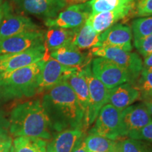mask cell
<instances>
[{"label": "cell", "mask_w": 152, "mask_h": 152, "mask_svg": "<svg viewBox=\"0 0 152 152\" xmlns=\"http://www.w3.org/2000/svg\"><path fill=\"white\" fill-rule=\"evenodd\" d=\"M23 12L47 19L54 18L68 5L66 0H22Z\"/></svg>", "instance_id": "5bb4252c"}, {"label": "cell", "mask_w": 152, "mask_h": 152, "mask_svg": "<svg viewBox=\"0 0 152 152\" xmlns=\"http://www.w3.org/2000/svg\"><path fill=\"white\" fill-rule=\"evenodd\" d=\"M3 4V0H0V6Z\"/></svg>", "instance_id": "b9f144b4"}, {"label": "cell", "mask_w": 152, "mask_h": 152, "mask_svg": "<svg viewBox=\"0 0 152 152\" xmlns=\"http://www.w3.org/2000/svg\"><path fill=\"white\" fill-rule=\"evenodd\" d=\"M134 4L110 11H104L97 14H91L86 23L96 33L101 34L122 20L133 14Z\"/></svg>", "instance_id": "9a60e30c"}, {"label": "cell", "mask_w": 152, "mask_h": 152, "mask_svg": "<svg viewBox=\"0 0 152 152\" xmlns=\"http://www.w3.org/2000/svg\"><path fill=\"white\" fill-rule=\"evenodd\" d=\"M91 69L94 77L110 90L124 83H131L128 72L106 58L95 57L91 61Z\"/></svg>", "instance_id": "8992f818"}, {"label": "cell", "mask_w": 152, "mask_h": 152, "mask_svg": "<svg viewBox=\"0 0 152 152\" xmlns=\"http://www.w3.org/2000/svg\"><path fill=\"white\" fill-rule=\"evenodd\" d=\"M152 121V115L143 103L134 104L125 108L121 115V137H128L137 132Z\"/></svg>", "instance_id": "30bf717a"}, {"label": "cell", "mask_w": 152, "mask_h": 152, "mask_svg": "<svg viewBox=\"0 0 152 152\" xmlns=\"http://www.w3.org/2000/svg\"><path fill=\"white\" fill-rule=\"evenodd\" d=\"M135 0H90L92 14L110 11L134 4Z\"/></svg>", "instance_id": "d4e9b609"}, {"label": "cell", "mask_w": 152, "mask_h": 152, "mask_svg": "<svg viewBox=\"0 0 152 152\" xmlns=\"http://www.w3.org/2000/svg\"><path fill=\"white\" fill-rule=\"evenodd\" d=\"M90 0H68L67 1L68 5L71 4V5H73V4H83V3H86L87 1H90Z\"/></svg>", "instance_id": "74e56055"}, {"label": "cell", "mask_w": 152, "mask_h": 152, "mask_svg": "<svg viewBox=\"0 0 152 152\" xmlns=\"http://www.w3.org/2000/svg\"><path fill=\"white\" fill-rule=\"evenodd\" d=\"M9 126V120L6 118L0 108V135L8 134Z\"/></svg>", "instance_id": "d6a6232c"}, {"label": "cell", "mask_w": 152, "mask_h": 152, "mask_svg": "<svg viewBox=\"0 0 152 152\" xmlns=\"http://www.w3.org/2000/svg\"><path fill=\"white\" fill-rule=\"evenodd\" d=\"M142 103L145 105L150 114L152 115V98L147 99L142 101Z\"/></svg>", "instance_id": "8d00e7d4"}, {"label": "cell", "mask_w": 152, "mask_h": 152, "mask_svg": "<svg viewBox=\"0 0 152 152\" xmlns=\"http://www.w3.org/2000/svg\"><path fill=\"white\" fill-rule=\"evenodd\" d=\"M39 26L28 16L16 15L7 11L0 27V41L18 34L39 30Z\"/></svg>", "instance_id": "e0dca14e"}, {"label": "cell", "mask_w": 152, "mask_h": 152, "mask_svg": "<svg viewBox=\"0 0 152 152\" xmlns=\"http://www.w3.org/2000/svg\"><path fill=\"white\" fill-rule=\"evenodd\" d=\"M49 56L56 60L62 65L70 68L82 69L92 61L90 52H84L72 44L66 45L49 53Z\"/></svg>", "instance_id": "2e32d148"}, {"label": "cell", "mask_w": 152, "mask_h": 152, "mask_svg": "<svg viewBox=\"0 0 152 152\" xmlns=\"http://www.w3.org/2000/svg\"><path fill=\"white\" fill-rule=\"evenodd\" d=\"M10 1H12V2H14V3H16V4H20V1H22V0H10Z\"/></svg>", "instance_id": "f35d334b"}, {"label": "cell", "mask_w": 152, "mask_h": 152, "mask_svg": "<svg viewBox=\"0 0 152 152\" xmlns=\"http://www.w3.org/2000/svg\"><path fill=\"white\" fill-rule=\"evenodd\" d=\"M78 68L62 65L54 58L48 57L44 63L38 80V94L46 92L65 79Z\"/></svg>", "instance_id": "8fae6325"}, {"label": "cell", "mask_w": 152, "mask_h": 152, "mask_svg": "<svg viewBox=\"0 0 152 152\" xmlns=\"http://www.w3.org/2000/svg\"><path fill=\"white\" fill-rule=\"evenodd\" d=\"M140 92V100L152 98V69L144 68L135 83Z\"/></svg>", "instance_id": "484cf974"}, {"label": "cell", "mask_w": 152, "mask_h": 152, "mask_svg": "<svg viewBox=\"0 0 152 152\" xmlns=\"http://www.w3.org/2000/svg\"><path fill=\"white\" fill-rule=\"evenodd\" d=\"M118 152H152V144L144 140L128 137L119 140Z\"/></svg>", "instance_id": "4316f807"}, {"label": "cell", "mask_w": 152, "mask_h": 152, "mask_svg": "<svg viewBox=\"0 0 152 152\" xmlns=\"http://www.w3.org/2000/svg\"><path fill=\"white\" fill-rule=\"evenodd\" d=\"M121 111L106 104L100 110L89 134H95L113 140H119Z\"/></svg>", "instance_id": "52a82bcc"}, {"label": "cell", "mask_w": 152, "mask_h": 152, "mask_svg": "<svg viewBox=\"0 0 152 152\" xmlns=\"http://www.w3.org/2000/svg\"><path fill=\"white\" fill-rule=\"evenodd\" d=\"M132 30L130 26L115 23L99 35L97 47H112L131 52L132 45Z\"/></svg>", "instance_id": "4fadbf2b"}, {"label": "cell", "mask_w": 152, "mask_h": 152, "mask_svg": "<svg viewBox=\"0 0 152 152\" xmlns=\"http://www.w3.org/2000/svg\"><path fill=\"white\" fill-rule=\"evenodd\" d=\"M137 100H140V91L134 85L126 83L110 90L107 104L123 111Z\"/></svg>", "instance_id": "ac0fdd59"}, {"label": "cell", "mask_w": 152, "mask_h": 152, "mask_svg": "<svg viewBox=\"0 0 152 152\" xmlns=\"http://www.w3.org/2000/svg\"><path fill=\"white\" fill-rule=\"evenodd\" d=\"M49 57L45 45L32 47L23 52L0 55V73L26 67Z\"/></svg>", "instance_id": "9c48e42d"}, {"label": "cell", "mask_w": 152, "mask_h": 152, "mask_svg": "<svg viewBox=\"0 0 152 152\" xmlns=\"http://www.w3.org/2000/svg\"><path fill=\"white\" fill-rule=\"evenodd\" d=\"M112 152H118V147H117L116 149H115L113 151H112Z\"/></svg>", "instance_id": "60d3db41"}, {"label": "cell", "mask_w": 152, "mask_h": 152, "mask_svg": "<svg viewBox=\"0 0 152 152\" xmlns=\"http://www.w3.org/2000/svg\"><path fill=\"white\" fill-rule=\"evenodd\" d=\"M75 29L52 27L45 33L44 45L48 53L71 43L75 35Z\"/></svg>", "instance_id": "44dd1931"}, {"label": "cell", "mask_w": 152, "mask_h": 152, "mask_svg": "<svg viewBox=\"0 0 152 152\" xmlns=\"http://www.w3.org/2000/svg\"><path fill=\"white\" fill-rule=\"evenodd\" d=\"M8 152H15L14 151V147H11V148L10 149V150H9V151H8Z\"/></svg>", "instance_id": "ab89813d"}, {"label": "cell", "mask_w": 152, "mask_h": 152, "mask_svg": "<svg viewBox=\"0 0 152 152\" xmlns=\"http://www.w3.org/2000/svg\"><path fill=\"white\" fill-rule=\"evenodd\" d=\"M65 81L77 96L80 104L85 111V119L90 106V94L87 81L83 69H77L65 79ZM86 130V129H85Z\"/></svg>", "instance_id": "ffe728a7"}, {"label": "cell", "mask_w": 152, "mask_h": 152, "mask_svg": "<svg viewBox=\"0 0 152 152\" xmlns=\"http://www.w3.org/2000/svg\"><path fill=\"white\" fill-rule=\"evenodd\" d=\"M13 146L12 139L8 134L0 135V152H8Z\"/></svg>", "instance_id": "1f68e13d"}, {"label": "cell", "mask_w": 152, "mask_h": 152, "mask_svg": "<svg viewBox=\"0 0 152 152\" xmlns=\"http://www.w3.org/2000/svg\"><path fill=\"white\" fill-rule=\"evenodd\" d=\"M143 67L152 69V53L144 57L143 62Z\"/></svg>", "instance_id": "d590c367"}, {"label": "cell", "mask_w": 152, "mask_h": 152, "mask_svg": "<svg viewBox=\"0 0 152 152\" xmlns=\"http://www.w3.org/2000/svg\"><path fill=\"white\" fill-rule=\"evenodd\" d=\"M92 56L102 57L111 61L125 70L130 75L131 83L135 85L143 69V61L135 52H128L112 47H96L91 49Z\"/></svg>", "instance_id": "277c9868"}, {"label": "cell", "mask_w": 152, "mask_h": 152, "mask_svg": "<svg viewBox=\"0 0 152 152\" xmlns=\"http://www.w3.org/2000/svg\"><path fill=\"white\" fill-rule=\"evenodd\" d=\"M11 8V6L7 2H4L0 6V27L2 23L4 18L7 11Z\"/></svg>", "instance_id": "836d02e7"}, {"label": "cell", "mask_w": 152, "mask_h": 152, "mask_svg": "<svg viewBox=\"0 0 152 152\" xmlns=\"http://www.w3.org/2000/svg\"><path fill=\"white\" fill-rule=\"evenodd\" d=\"M82 69L87 81L90 94V106L85 119V129L87 130L94 123L101 109L107 104L110 89L94 77L91 69V63Z\"/></svg>", "instance_id": "5b68a950"}, {"label": "cell", "mask_w": 152, "mask_h": 152, "mask_svg": "<svg viewBox=\"0 0 152 152\" xmlns=\"http://www.w3.org/2000/svg\"><path fill=\"white\" fill-rule=\"evenodd\" d=\"M15 152H47V142L35 137H17L13 142Z\"/></svg>", "instance_id": "603a6c76"}, {"label": "cell", "mask_w": 152, "mask_h": 152, "mask_svg": "<svg viewBox=\"0 0 152 152\" xmlns=\"http://www.w3.org/2000/svg\"><path fill=\"white\" fill-rule=\"evenodd\" d=\"M8 120L9 132L14 137H35L45 140L52 138V127L41 100L18 104L11 110Z\"/></svg>", "instance_id": "7a4b0ae2"}, {"label": "cell", "mask_w": 152, "mask_h": 152, "mask_svg": "<svg viewBox=\"0 0 152 152\" xmlns=\"http://www.w3.org/2000/svg\"><path fill=\"white\" fill-rule=\"evenodd\" d=\"M44 59L26 67L0 73V97L4 100L38 94V80Z\"/></svg>", "instance_id": "3957f363"}, {"label": "cell", "mask_w": 152, "mask_h": 152, "mask_svg": "<svg viewBox=\"0 0 152 152\" xmlns=\"http://www.w3.org/2000/svg\"><path fill=\"white\" fill-rule=\"evenodd\" d=\"M45 32L41 30L26 32L0 41V55L14 54L44 45Z\"/></svg>", "instance_id": "7c38bea8"}, {"label": "cell", "mask_w": 152, "mask_h": 152, "mask_svg": "<svg viewBox=\"0 0 152 152\" xmlns=\"http://www.w3.org/2000/svg\"><path fill=\"white\" fill-rule=\"evenodd\" d=\"M133 14L140 17L151 16L152 0H135Z\"/></svg>", "instance_id": "f1b7e54d"}, {"label": "cell", "mask_w": 152, "mask_h": 152, "mask_svg": "<svg viewBox=\"0 0 152 152\" xmlns=\"http://www.w3.org/2000/svg\"><path fill=\"white\" fill-rule=\"evenodd\" d=\"M42 103L50 120L52 130H85V111L65 80L45 92Z\"/></svg>", "instance_id": "6da1fadb"}, {"label": "cell", "mask_w": 152, "mask_h": 152, "mask_svg": "<svg viewBox=\"0 0 152 152\" xmlns=\"http://www.w3.org/2000/svg\"><path fill=\"white\" fill-rule=\"evenodd\" d=\"M132 33L134 41L139 40L152 34V16L137 18L132 23Z\"/></svg>", "instance_id": "83f0119b"}, {"label": "cell", "mask_w": 152, "mask_h": 152, "mask_svg": "<svg viewBox=\"0 0 152 152\" xmlns=\"http://www.w3.org/2000/svg\"><path fill=\"white\" fill-rule=\"evenodd\" d=\"M92 14L89 1L68 7L54 18L45 20L49 28L56 27L64 29H76L83 26Z\"/></svg>", "instance_id": "ba28073f"}, {"label": "cell", "mask_w": 152, "mask_h": 152, "mask_svg": "<svg viewBox=\"0 0 152 152\" xmlns=\"http://www.w3.org/2000/svg\"><path fill=\"white\" fill-rule=\"evenodd\" d=\"M85 135L82 129H68L58 132L47 147V152H72Z\"/></svg>", "instance_id": "d6986e66"}, {"label": "cell", "mask_w": 152, "mask_h": 152, "mask_svg": "<svg viewBox=\"0 0 152 152\" xmlns=\"http://www.w3.org/2000/svg\"><path fill=\"white\" fill-rule=\"evenodd\" d=\"M66 2H67V1H68V0H66Z\"/></svg>", "instance_id": "7bdbcfd3"}, {"label": "cell", "mask_w": 152, "mask_h": 152, "mask_svg": "<svg viewBox=\"0 0 152 152\" xmlns=\"http://www.w3.org/2000/svg\"><path fill=\"white\" fill-rule=\"evenodd\" d=\"M85 137H84L79 142V143L77 144V146H76L72 152H88L86 147V144H85Z\"/></svg>", "instance_id": "e575fe53"}, {"label": "cell", "mask_w": 152, "mask_h": 152, "mask_svg": "<svg viewBox=\"0 0 152 152\" xmlns=\"http://www.w3.org/2000/svg\"><path fill=\"white\" fill-rule=\"evenodd\" d=\"M128 137L144 140L152 144V121L141 130L131 133Z\"/></svg>", "instance_id": "4dcf8cb0"}, {"label": "cell", "mask_w": 152, "mask_h": 152, "mask_svg": "<svg viewBox=\"0 0 152 152\" xmlns=\"http://www.w3.org/2000/svg\"><path fill=\"white\" fill-rule=\"evenodd\" d=\"M99 35L100 34L96 33L85 22L83 26L75 29L71 44L80 50H90L98 46Z\"/></svg>", "instance_id": "7402d4cb"}, {"label": "cell", "mask_w": 152, "mask_h": 152, "mask_svg": "<svg viewBox=\"0 0 152 152\" xmlns=\"http://www.w3.org/2000/svg\"><path fill=\"white\" fill-rule=\"evenodd\" d=\"M118 141L95 134H89L85 137L88 152H112L117 149Z\"/></svg>", "instance_id": "cb8c5ba5"}, {"label": "cell", "mask_w": 152, "mask_h": 152, "mask_svg": "<svg viewBox=\"0 0 152 152\" xmlns=\"http://www.w3.org/2000/svg\"><path fill=\"white\" fill-rule=\"evenodd\" d=\"M134 45L142 56L144 57L152 53V34L139 40L134 41Z\"/></svg>", "instance_id": "f546056e"}]
</instances>
